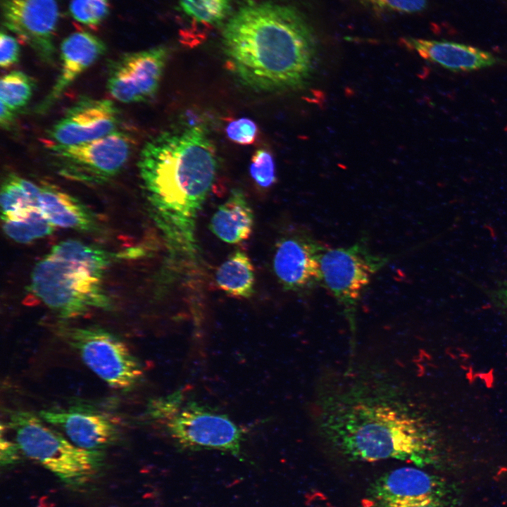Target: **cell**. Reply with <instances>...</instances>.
I'll return each mask as SVG.
<instances>
[{
	"instance_id": "6da1fadb",
	"label": "cell",
	"mask_w": 507,
	"mask_h": 507,
	"mask_svg": "<svg viewBox=\"0 0 507 507\" xmlns=\"http://www.w3.org/2000/svg\"><path fill=\"white\" fill-rule=\"evenodd\" d=\"M397 375L346 364L320 378L311 416L318 437L350 461H425L433 432Z\"/></svg>"
},
{
	"instance_id": "7a4b0ae2",
	"label": "cell",
	"mask_w": 507,
	"mask_h": 507,
	"mask_svg": "<svg viewBox=\"0 0 507 507\" xmlns=\"http://www.w3.org/2000/svg\"><path fill=\"white\" fill-rule=\"evenodd\" d=\"M151 215L176 265H196L198 214L214 183L218 160L207 127L186 123L148 140L138 161Z\"/></svg>"
},
{
	"instance_id": "3957f363",
	"label": "cell",
	"mask_w": 507,
	"mask_h": 507,
	"mask_svg": "<svg viewBox=\"0 0 507 507\" xmlns=\"http://www.w3.org/2000/svg\"><path fill=\"white\" fill-rule=\"evenodd\" d=\"M226 66L254 90L280 92L305 87L318 61L315 32L294 6L246 1L221 32Z\"/></svg>"
},
{
	"instance_id": "277c9868",
	"label": "cell",
	"mask_w": 507,
	"mask_h": 507,
	"mask_svg": "<svg viewBox=\"0 0 507 507\" xmlns=\"http://www.w3.org/2000/svg\"><path fill=\"white\" fill-rule=\"evenodd\" d=\"M104 273L50 252L34 268L30 290L62 318H75L94 308L108 307L109 300L101 284Z\"/></svg>"
},
{
	"instance_id": "5b68a950",
	"label": "cell",
	"mask_w": 507,
	"mask_h": 507,
	"mask_svg": "<svg viewBox=\"0 0 507 507\" xmlns=\"http://www.w3.org/2000/svg\"><path fill=\"white\" fill-rule=\"evenodd\" d=\"M8 427L15 442L30 458L40 463L63 481L79 484L90 479L101 466V451L77 446L39 417L25 411H12Z\"/></svg>"
},
{
	"instance_id": "8992f818",
	"label": "cell",
	"mask_w": 507,
	"mask_h": 507,
	"mask_svg": "<svg viewBox=\"0 0 507 507\" xmlns=\"http://www.w3.org/2000/svg\"><path fill=\"white\" fill-rule=\"evenodd\" d=\"M395 257L374 254L366 241L360 239L344 247H326L320 258L322 284L330 291L348 322L350 359L356 347V312L361 298L372 277Z\"/></svg>"
},
{
	"instance_id": "52a82bcc",
	"label": "cell",
	"mask_w": 507,
	"mask_h": 507,
	"mask_svg": "<svg viewBox=\"0 0 507 507\" xmlns=\"http://www.w3.org/2000/svg\"><path fill=\"white\" fill-rule=\"evenodd\" d=\"M57 334L112 388L129 390L143 375L140 361L116 335L96 327L59 326Z\"/></svg>"
},
{
	"instance_id": "ba28073f",
	"label": "cell",
	"mask_w": 507,
	"mask_h": 507,
	"mask_svg": "<svg viewBox=\"0 0 507 507\" xmlns=\"http://www.w3.org/2000/svg\"><path fill=\"white\" fill-rule=\"evenodd\" d=\"M45 146L59 175L88 184H101L123 168L131 155L132 141L127 133L118 130L83 144Z\"/></svg>"
},
{
	"instance_id": "9c48e42d",
	"label": "cell",
	"mask_w": 507,
	"mask_h": 507,
	"mask_svg": "<svg viewBox=\"0 0 507 507\" xmlns=\"http://www.w3.org/2000/svg\"><path fill=\"white\" fill-rule=\"evenodd\" d=\"M161 423L182 451L215 449L243 460L244 430L227 415L190 401Z\"/></svg>"
},
{
	"instance_id": "30bf717a",
	"label": "cell",
	"mask_w": 507,
	"mask_h": 507,
	"mask_svg": "<svg viewBox=\"0 0 507 507\" xmlns=\"http://www.w3.org/2000/svg\"><path fill=\"white\" fill-rule=\"evenodd\" d=\"M169 52L167 46H158L124 53L113 60L106 84L111 96L123 104L151 99L159 87Z\"/></svg>"
},
{
	"instance_id": "8fae6325",
	"label": "cell",
	"mask_w": 507,
	"mask_h": 507,
	"mask_svg": "<svg viewBox=\"0 0 507 507\" xmlns=\"http://www.w3.org/2000/svg\"><path fill=\"white\" fill-rule=\"evenodd\" d=\"M326 247L303 229L280 237L275 246L273 270L282 287L308 293L321 284L320 258Z\"/></svg>"
},
{
	"instance_id": "7c38bea8",
	"label": "cell",
	"mask_w": 507,
	"mask_h": 507,
	"mask_svg": "<svg viewBox=\"0 0 507 507\" xmlns=\"http://www.w3.org/2000/svg\"><path fill=\"white\" fill-rule=\"evenodd\" d=\"M3 25L30 46L44 62L52 63L59 18L55 0H1Z\"/></svg>"
},
{
	"instance_id": "4fadbf2b",
	"label": "cell",
	"mask_w": 507,
	"mask_h": 507,
	"mask_svg": "<svg viewBox=\"0 0 507 507\" xmlns=\"http://www.w3.org/2000/svg\"><path fill=\"white\" fill-rule=\"evenodd\" d=\"M118 111L112 101L83 96L48 130L46 145L92 142L118 130Z\"/></svg>"
},
{
	"instance_id": "5bb4252c",
	"label": "cell",
	"mask_w": 507,
	"mask_h": 507,
	"mask_svg": "<svg viewBox=\"0 0 507 507\" xmlns=\"http://www.w3.org/2000/svg\"><path fill=\"white\" fill-rule=\"evenodd\" d=\"M40 418L60 429L75 445L101 451L118 439V430L106 416L82 408L42 410Z\"/></svg>"
},
{
	"instance_id": "9a60e30c",
	"label": "cell",
	"mask_w": 507,
	"mask_h": 507,
	"mask_svg": "<svg viewBox=\"0 0 507 507\" xmlns=\"http://www.w3.org/2000/svg\"><path fill=\"white\" fill-rule=\"evenodd\" d=\"M106 51L104 42L89 32H76L66 37L60 46L61 70L49 93L36 107L37 112L49 111L66 89Z\"/></svg>"
},
{
	"instance_id": "2e32d148",
	"label": "cell",
	"mask_w": 507,
	"mask_h": 507,
	"mask_svg": "<svg viewBox=\"0 0 507 507\" xmlns=\"http://www.w3.org/2000/svg\"><path fill=\"white\" fill-rule=\"evenodd\" d=\"M401 43L423 58L453 72L478 70L496 64L491 53L467 44L406 37Z\"/></svg>"
},
{
	"instance_id": "e0dca14e",
	"label": "cell",
	"mask_w": 507,
	"mask_h": 507,
	"mask_svg": "<svg viewBox=\"0 0 507 507\" xmlns=\"http://www.w3.org/2000/svg\"><path fill=\"white\" fill-rule=\"evenodd\" d=\"M439 486L435 477L415 468L403 467L379 477L369 493L374 503L439 499Z\"/></svg>"
},
{
	"instance_id": "ac0fdd59",
	"label": "cell",
	"mask_w": 507,
	"mask_h": 507,
	"mask_svg": "<svg viewBox=\"0 0 507 507\" xmlns=\"http://www.w3.org/2000/svg\"><path fill=\"white\" fill-rule=\"evenodd\" d=\"M254 222V213L246 196L240 189L234 188L213 215L209 228L223 242L234 244L249 239Z\"/></svg>"
},
{
	"instance_id": "d6986e66",
	"label": "cell",
	"mask_w": 507,
	"mask_h": 507,
	"mask_svg": "<svg viewBox=\"0 0 507 507\" xmlns=\"http://www.w3.org/2000/svg\"><path fill=\"white\" fill-rule=\"evenodd\" d=\"M40 187V209L54 226L82 231L94 227L93 214L77 199L49 183Z\"/></svg>"
},
{
	"instance_id": "ffe728a7",
	"label": "cell",
	"mask_w": 507,
	"mask_h": 507,
	"mask_svg": "<svg viewBox=\"0 0 507 507\" xmlns=\"http://www.w3.org/2000/svg\"><path fill=\"white\" fill-rule=\"evenodd\" d=\"M215 281L218 287L230 296L251 297L254 291L255 273L248 255L241 250L232 253L218 268Z\"/></svg>"
},
{
	"instance_id": "44dd1931",
	"label": "cell",
	"mask_w": 507,
	"mask_h": 507,
	"mask_svg": "<svg viewBox=\"0 0 507 507\" xmlns=\"http://www.w3.org/2000/svg\"><path fill=\"white\" fill-rule=\"evenodd\" d=\"M40 195L41 187L32 182L16 175H8L1 189V217L40 208Z\"/></svg>"
},
{
	"instance_id": "7402d4cb",
	"label": "cell",
	"mask_w": 507,
	"mask_h": 507,
	"mask_svg": "<svg viewBox=\"0 0 507 507\" xmlns=\"http://www.w3.org/2000/svg\"><path fill=\"white\" fill-rule=\"evenodd\" d=\"M1 218L6 235L19 243L31 242L50 234L54 230V225L39 208Z\"/></svg>"
},
{
	"instance_id": "603a6c76",
	"label": "cell",
	"mask_w": 507,
	"mask_h": 507,
	"mask_svg": "<svg viewBox=\"0 0 507 507\" xmlns=\"http://www.w3.org/2000/svg\"><path fill=\"white\" fill-rule=\"evenodd\" d=\"M34 87V80L28 75L19 70L11 71L1 79V103L18 112L30 100Z\"/></svg>"
},
{
	"instance_id": "cb8c5ba5",
	"label": "cell",
	"mask_w": 507,
	"mask_h": 507,
	"mask_svg": "<svg viewBox=\"0 0 507 507\" xmlns=\"http://www.w3.org/2000/svg\"><path fill=\"white\" fill-rule=\"evenodd\" d=\"M181 10L197 23L221 24L230 14L232 0H178Z\"/></svg>"
},
{
	"instance_id": "d4e9b609",
	"label": "cell",
	"mask_w": 507,
	"mask_h": 507,
	"mask_svg": "<svg viewBox=\"0 0 507 507\" xmlns=\"http://www.w3.org/2000/svg\"><path fill=\"white\" fill-rule=\"evenodd\" d=\"M71 17L92 29H96L109 13L108 0H72L69 4Z\"/></svg>"
},
{
	"instance_id": "484cf974",
	"label": "cell",
	"mask_w": 507,
	"mask_h": 507,
	"mask_svg": "<svg viewBox=\"0 0 507 507\" xmlns=\"http://www.w3.org/2000/svg\"><path fill=\"white\" fill-rule=\"evenodd\" d=\"M249 173L256 184L262 188H269L277 180L275 163L271 153L259 149L252 156Z\"/></svg>"
},
{
	"instance_id": "4316f807",
	"label": "cell",
	"mask_w": 507,
	"mask_h": 507,
	"mask_svg": "<svg viewBox=\"0 0 507 507\" xmlns=\"http://www.w3.org/2000/svg\"><path fill=\"white\" fill-rule=\"evenodd\" d=\"M361 4L376 12L415 13L424 11L427 0H358Z\"/></svg>"
},
{
	"instance_id": "83f0119b",
	"label": "cell",
	"mask_w": 507,
	"mask_h": 507,
	"mask_svg": "<svg viewBox=\"0 0 507 507\" xmlns=\"http://www.w3.org/2000/svg\"><path fill=\"white\" fill-rule=\"evenodd\" d=\"M227 137L233 142L241 145L253 144L258 134V127L249 118H240L231 121L226 127Z\"/></svg>"
},
{
	"instance_id": "f1b7e54d",
	"label": "cell",
	"mask_w": 507,
	"mask_h": 507,
	"mask_svg": "<svg viewBox=\"0 0 507 507\" xmlns=\"http://www.w3.org/2000/svg\"><path fill=\"white\" fill-rule=\"evenodd\" d=\"M20 52V46L16 39L2 30L0 33L1 68H8L18 63Z\"/></svg>"
},
{
	"instance_id": "f546056e",
	"label": "cell",
	"mask_w": 507,
	"mask_h": 507,
	"mask_svg": "<svg viewBox=\"0 0 507 507\" xmlns=\"http://www.w3.org/2000/svg\"><path fill=\"white\" fill-rule=\"evenodd\" d=\"M0 462L1 465L15 463L20 459V448L15 442H11L1 432Z\"/></svg>"
},
{
	"instance_id": "4dcf8cb0",
	"label": "cell",
	"mask_w": 507,
	"mask_h": 507,
	"mask_svg": "<svg viewBox=\"0 0 507 507\" xmlns=\"http://www.w3.org/2000/svg\"><path fill=\"white\" fill-rule=\"evenodd\" d=\"M439 499H427L391 503H374V507H442Z\"/></svg>"
},
{
	"instance_id": "1f68e13d",
	"label": "cell",
	"mask_w": 507,
	"mask_h": 507,
	"mask_svg": "<svg viewBox=\"0 0 507 507\" xmlns=\"http://www.w3.org/2000/svg\"><path fill=\"white\" fill-rule=\"evenodd\" d=\"M490 298L507 313V280L501 282L495 289L490 291Z\"/></svg>"
},
{
	"instance_id": "d6a6232c",
	"label": "cell",
	"mask_w": 507,
	"mask_h": 507,
	"mask_svg": "<svg viewBox=\"0 0 507 507\" xmlns=\"http://www.w3.org/2000/svg\"><path fill=\"white\" fill-rule=\"evenodd\" d=\"M0 109L1 126L5 129L11 127L15 120L17 112L12 111L2 103H1Z\"/></svg>"
}]
</instances>
